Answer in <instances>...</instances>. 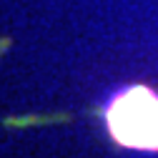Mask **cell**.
Here are the masks:
<instances>
[{
    "instance_id": "1",
    "label": "cell",
    "mask_w": 158,
    "mask_h": 158,
    "mask_svg": "<svg viewBox=\"0 0 158 158\" xmlns=\"http://www.w3.org/2000/svg\"><path fill=\"white\" fill-rule=\"evenodd\" d=\"M106 131L128 151L158 153V93L143 83L123 85L103 106Z\"/></svg>"
}]
</instances>
